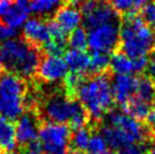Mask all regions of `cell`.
<instances>
[{
    "label": "cell",
    "mask_w": 155,
    "mask_h": 154,
    "mask_svg": "<svg viewBox=\"0 0 155 154\" xmlns=\"http://www.w3.org/2000/svg\"><path fill=\"white\" fill-rule=\"evenodd\" d=\"M75 1H77V0H75ZM85 1H86V0H85Z\"/></svg>",
    "instance_id": "obj_45"
},
{
    "label": "cell",
    "mask_w": 155,
    "mask_h": 154,
    "mask_svg": "<svg viewBox=\"0 0 155 154\" xmlns=\"http://www.w3.org/2000/svg\"><path fill=\"white\" fill-rule=\"evenodd\" d=\"M135 94L139 100L151 104L155 100V82L147 76L138 78Z\"/></svg>",
    "instance_id": "obj_21"
},
{
    "label": "cell",
    "mask_w": 155,
    "mask_h": 154,
    "mask_svg": "<svg viewBox=\"0 0 155 154\" xmlns=\"http://www.w3.org/2000/svg\"><path fill=\"white\" fill-rule=\"evenodd\" d=\"M108 121L109 125L116 126L129 134L136 143H142L147 137V132L146 129L144 128V126L138 120L130 117L129 115H127L124 111L111 112L109 115Z\"/></svg>",
    "instance_id": "obj_11"
},
{
    "label": "cell",
    "mask_w": 155,
    "mask_h": 154,
    "mask_svg": "<svg viewBox=\"0 0 155 154\" xmlns=\"http://www.w3.org/2000/svg\"><path fill=\"white\" fill-rule=\"evenodd\" d=\"M110 68L116 75H130L133 73V59L124 52H117L110 58Z\"/></svg>",
    "instance_id": "obj_22"
},
{
    "label": "cell",
    "mask_w": 155,
    "mask_h": 154,
    "mask_svg": "<svg viewBox=\"0 0 155 154\" xmlns=\"http://www.w3.org/2000/svg\"><path fill=\"white\" fill-rule=\"evenodd\" d=\"M73 154H84V153L83 152H74Z\"/></svg>",
    "instance_id": "obj_43"
},
{
    "label": "cell",
    "mask_w": 155,
    "mask_h": 154,
    "mask_svg": "<svg viewBox=\"0 0 155 154\" xmlns=\"http://www.w3.org/2000/svg\"><path fill=\"white\" fill-rule=\"evenodd\" d=\"M22 28L25 41L34 47H43L50 40L48 23L39 17L28 18Z\"/></svg>",
    "instance_id": "obj_12"
},
{
    "label": "cell",
    "mask_w": 155,
    "mask_h": 154,
    "mask_svg": "<svg viewBox=\"0 0 155 154\" xmlns=\"http://www.w3.org/2000/svg\"><path fill=\"white\" fill-rule=\"evenodd\" d=\"M90 59L91 57L84 50H74V49H70L66 52L64 58L68 70L81 75H84L88 72Z\"/></svg>",
    "instance_id": "obj_18"
},
{
    "label": "cell",
    "mask_w": 155,
    "mask_h": 154,
    "mask_svg": "<svg viewBox=\"0 0 155 154\" xmlns=\"http://www.w3.org/2000/svg\"><path fill=\"white\" fill-rule=\"evenodd\" d=\"M147 69H148V73H150L152 78H155V57H153V58L148 61Z\"/></svg>",
    "instance_id": "obj_38"
},
{
    "label": "cell",
    "mask_w": 155,
    "mask_h": 154,
    "mask_svg": "<svg viewBox=\"0 0 155 154\" xmlns=\"http://www.w3.org/2000/svg\"><path fill=\"white\" fill-rule=\"evenodd\" d=\"M36 73L42 81L56 83L65 79L68 74V67L64 58L60 56H45L42 60H40Z\"/></svg>",
    "instance_id": "obj_9"
},
{
    "label": "cell",
    "mask_w": 155,
    "mask_h": 154,
    "mask_svg": "<svg viewBox=\"0 0 155 154\" xmlns=\"http://www.w3.org/2000/svg\"><path fill=\"white\" fill-rule=\"evenodd\" d=\"M13 6V0H0V19L6 16L10 7Z\"/></svg>",
    "instance_id": "obj_36"
},
{
    "label": "cell",
    "mask_w": 155,
    "mask_h": 154,
    "mask_svg": "<svg viewBox=\"0 0 155 154\" xmlns=\"http://www.w3.org/2000/svg\"><path fill=\"white\" fill-rule=\"evenodd\" d=\"M16 145V127L14 121L0 116V152H14Z\"/></svg>",
    "instance_id": "obj_16"
},
{
    "label": "cell",
    "mask_w": 155,
    "mask_h": 154,
    "mask_svg": "<svg viewBox=\"0 0 155 154\" xmlns=\"http://www.w3.org/2000/svg\"><path fill=\"white\" fill-rule=\"evenodd\" d=\"M137 81L138 78L131 75H116L111 83L113 100L124 107L135 94Z\"/></svg>",
    "instance_id": "obj_13"
},
{
    "label": "cell",
    "mask_w": 155,
    "mask_h": 154,
    "mask_svg": "<svg viewBox=\"0 0 155 154\" xmlns=\"http://www.w3.org/2000/svg\"><path fill=\"white\" fill-rule=\"evenodd\" d=\"M48 27H49V33H50V40L66 42V33L61 30V27L57 24L56 22H49L48 23Z\"/></svg>",
    "instance_id": "obj_30"
},
{
    "label": "cell",
    "mask_w": 155,
    "mask_h": 154,
    "mask_svg": "<svg viewBox=\"0 0 155 154\" xmlns=\"http://www.w3.org/2000/svg\"><path fill=\"white\" fill-rule=\"evenodd\" d=\"M153 50H154V52H155V41H154V44H153Z\"/></svg>",
    "instance_id": "obj_44"
},
{
    "label": "cell",
    "mask_w": 155,
    "mask_h": 154,
    "mask_svg": "<svg viewBox=\"0 0 155 154\" xmlns=\"http://www.w3.org/2000/svg\"><path fill=\"white\" fill-rule=\"evenodd\" d=\"M26 87L24 79L6 70L0 72V116L18 119L25 109Z\"/></svg>",
    "instance_id": "obj_5"
},
{
    "label": "cell",
    "mask_w": 155,
    "mask_h": 154,
    "mask_svg": "<svg viewBox=\"0 0 155 154\" xmlns=\"http://www.w3.org/2000/svg\"><path fill=\"white\" fill-rule=\"evenodd\" d=\"M64 0H31L28 8L31 13L38 16H47L57 12L61 7Z\"/></svg>",
    "instance_id": "obj_20"
},
{
    "label": "cell",
    "mask_w": 155,
    "mask_h": 154,
    "mask_svg": "<svg viewBox=\"0 0 155 154\" xmlns=\"http://www.w3.org/2000/svg\"><path fill=\"white\" fill-rule=\"evenodd\" d=\"M83 19L88 28L114 23L118 21V14L112 6L104 2H95L94 0H86L82 6Z\"/></svg>",
    "instance_id": "obj_8"
},
{
    "label": "cell",
    "mask_w": 155,
    "mask_h": 154,
    "mask_svg": "<svg viewBox=\"0 0 155 154\" xmlns=\"http://www.w3.org/2000/svg\"><path fill=\"white\" fill-rule=\"evenodd\" d=\"M148 154H155V149H153V150L150 151V152H148Z\"/></svg>",
    "instance_id": "obj_42"
},
{
    "label": "cell",
    "mask_w": 155,
    "mask_h": 154,
    "mask_svg": "<svg viewBox=\"0 0 155 154\" xmlns=\"http://www.w3.org/2000/svg\"><path fill=\"white\" fill-rule=\"evenodd\" d=\"M134 1V8L138 9V8H142L143 6L145 4H147L150 0H133Z\"/></svg>",
    "instance_id": "obj_39"
},
{
    "label": "cell",
    "mask_w": 155,
    "mask_h": 154,
    "mask_svg": "<svg viewBox=\"0 0 155 154\" xmlns=\"http://www.w3.org/2000/svg\"><path fill=\"white\" fill-rule=\"evenodd\" d=\"M110 67V58L108 53H101V52H93L90 59V69L88 72L93 74L101 75Z\"/></svg>",
    "instance_id": "obj_24"
},
{
    "label": "cell",
    "mask_w": 155,
    "mask_h": 154,
    "mask_svg": "<svg viewBox=\"0 0 155 154\" xmlns=\"http://www.w3.org/2000/svg\"><path fill=\"white\" fill-rule=\"evenodd\" d=\"M140 18L148 26H155V1H148L143 6Z\"/></svg>",
    "instance_id": "obj_29"
},
{
    "label": "cell",
    "mask_w": 155,
    "mask_h": 154,
    "mask_svg": "<svg viewBox=\"0 0 155 154\" xmlns=\"http://www.w3.org/2000/svg\"><path fill=\"white\" fill-rule=\"evenodd\" d=\"M64 154H66V153H64Z\"/></svg>",
    "instance_id": "obj_46"
},
{
    "label": "cell",
    "mask_w": 155,
    "mask_h": 154,
    "mask_svg": "<svg viewBox=\"0 0 155 154\" xmlns=\"http://www.w3.org/2000/svg\"><path fill=\"white\" fill-rule=\"evenodd\" d=\"M147 125H148V128L151 129V132L153 134H155V109L151 110L150 115L147 116Z\"/></svg>",
    "instance_id": "obj_37"
},
{
    "label": "cell",
    "mask_w": 155,
    "mask_h": 154,
    "mask_svg": "<svg viewBox=\"0 0 155 154\" xmlns=\"http://www.w3.org/2000/svg\"><path fill=\"white\" fill-rule=\"evenodd\" d=\"M68 44L74 50H85L87 47V32L82 27H78L70 32Z\"/></svg>",
    "instance_id": "obj_25"
},
{
    "label": "cell",
    "mask_w": 155,
    "mask_h": 154,
    "mask_svg": "<svg viewBox=\"0 0 155 154\" xmlns=\"http://www.w3.org/2000/svg\"><path fill=\"white\" fill-rule=\"evenodd\" d=\"M118 154H146V149L143 143H133L121 147Z\"/></svg>",
    "instance_id": "obj_32"
},
{
    "label": "cell",
    "mask_w": 155,
    "mask_h": 154,
    "mask_svg": "<svg viewBox=\"0 0 155 154\" xmlns=\"http://www.w3.org/2000/svg\"><path fill=\"white\" fill-rule=\"evenodd\" d=\"M15 127H16V141L21 146L39 139L40 126L38 124V115L31 109L27 112H23Z\"/></svg>",
    "instance_id": "obj_10"
},
{
    "label": "cell",
    "mask_w": 155,
    "mask_h": 154,
    "mask_svg": "<svg viewBox=\"0 0 155 154\" xmlns=\"http://www.w3.org/2000/svg\"><path fill=\"white\" fill-rule=\"evenodd\" d=\"M76 96L88 117L95 120L102 119L112 108L114 101L110 79L102 74L83 82L76 92Z\"/></svg>",
    "instance_id": "obj_2"
},
{
    "label": "cell",
    "mask_w": 155,
    "mask_h": 154,
    "mask_svg": "<svg viewBox=\"0 0 155 154\" xmlns=\"http://www.w3.org/2000/svg\"><path fill=\"white\" fill-rule=\"evenodd\" d=\"M30 8L27 4H22V2H16L13 4L4 17L5 24L8 26L9 28L16 32V30L22 28L24 24L28 21L30 18Z\"/></svg>",
    "instance_id": "obj_17"
},
{
    "label": "cell",
    "mask_w": 155,
    "mask_h": 154,
    "mask_svg": "<svg viewBox=\"0 0 155 154\" xmlns=\"http://www.w3.org/2000/svg\"><path fill=\"white\" fill-rule=\"evenodd\" d=\"M101 135L103 136L108 146H110L112 150H120L124 146L136 143L129 134L112 125L104 126L101 130Z\"/></svg>",
    "instance_id": "obj_15"
},
{
    "label": "cell",
    "mask_w": 155,
    "mask_h": 154,
    "mask_svg": "<svg viewBox=\"0 0 155 154\" xmlns=\"http://www.w3.org/2000/svg\"><path fill=\"white\" fill-rule=\"evenodd\" d=\"M92 136L91 130L86 127H82L74 130L73 136H70V145L74 152H84L86 151L90 138Z\"/></svg>",
    "instance_id": "obj_23"
},
{
    "label": "cell",
    "mask_w": 155,
    "mask_h": 154,
    "mask_svg": "<svg viewBox=\"0 0 155 154\" xmlns=\"http://www.w3.org/2000/svg\"><path fill=\"white\" fill-rule=\"evenodd\" d=\"M102 154H116L114 152H112V151H105V152H103Z\"/></svg>",
    "instance_id": "obj_41"
},
{
    "label": "cell",
    "mask_w": 155,
    "mask_h": 154,
    "mask_svg": "<svg viewBox=\"0 0 155 154\" xmlns=\"http://www.w3.org/2000/svg\"><path fill=\"white\" fill-rule=\"evenodd\" d=\"M70 141V127L66 124L47 121L40 125L39 142L48 154H64Z\"/></svg>",
    "instance_id": "obj_6"
},
{
    "label": "cell",
    "mask_w": 155,
    "mask_h": 154,
    "mask_svg": "<svg viewBox=\"0 0 155 154\" xmlns=\"http://www.w3.org/2000/svg\"><path fill=\"white\" fill-rule=\"evenodd\" d=\"M112 8L117 13L127 14L134 10V1L133 0H112Z\"/></svg>",
    "instance_id": "obj_31"
},
{
    "label": "cell",
    "mask_w": 155,
    "mask_h": 154,
    "mask_svg": "<svg viewBox=\"0 0 155 154\" xmlns=\"http://www.w3.org/2000/svg\"><path fill=\"white\" fill-rule=\"evenodd\" d=\"M31 0H16V2H22V4H27Z\"/></svg>",
    "instance_id": "obj_40"
},
{
    "label": "cell",
    "mask_w": 155,
    "mask_h": 154,
    "mask_svg": "<svg viewBox=\"0 0 155 154\" xmlns=\"http://www.w3.org/2000/svg\"><path fill=\"white\" fill-rule=\"evenodd\" d=\"M40 53L36 47L25 40L8 38L0 45V67L23 79L33 77L38 72Z\"/></svg>",
    "instance_id": "obj_1"
},
{
    "label": "cell",
    "mask_w": 155,
    "mask_h": 154,
    "mask_svg": "<svg viewBox=\"0 0 155 154\" xmlns=\"http://www.w3.org/2000/svg\"><path fill=\"white\" fill-rule=\"evenodd\" d=\"M65 90L67 93V96L73 98L74 95H76V92L79 89V86L83 84L84 82V77L81 74L76 73H70L67 74V76L65 77Z\"/></svg>",
    "instance_id": "obj_26"
},
{
    "label": "cell",
    "mask_w": 155,
    "mask_h": 154,
    "mask_svg": "<svg viewBox=\"0 0 155 154\" xmlns=\"http://www.w3.org/2000/svg\"><path fill=\"white\" fill-rule=\"evenodd\" d=\"M107 147L108 144L103 136L101 134H94L91 136L86 151L88 154H102L107 151Z\"/></svg>",
    "instance_id": "obj_27"
},
{
    "label": "cell",
    "mask_w": 155,
    "mask_h": 154,
    "mask_svg": "<svg viewBox=\"0 0 155 154\" xmlns=\"http://www.w3.org/2000/svg\"><path fill=\"white\" fill-rule=\"evenodd\" d=\"M120 42V28L118 23H108L90 28L87 33V47L93 52L110 53Z\"/></svg>",
    "instance_id": "obj_7"
},
{
    "label": "cell",
    "mask_w": 155,
    "mask_h": 154,
    "mask_svg": "<svg viewBox=\"0 0 155 154\" xmlns=\"http://www.w3.org/2000/svg\"><path fill=\"white\" fill-rule=\"evenodd\" d=\"M21 152L18 154H43L42 145L39 142V139L35 142H32L30 144H26L24 146H21Z\"/></svg>",
    "instance_id": "obj_33"
},
{
    "label": "cell",
    "mask_w": 155,
    "mask_h": 154,
    "mask_svg": "<svg viewBox=\"0 0 155 154\" xmlns=\"http://www.w3.org/2000/svg\"><path fill=\"white\" fill-rule=\"evenodd\" d=\"M43 113L48 121L66 124L68 122L70 129L85 127L88 115L81 103L69 96L53 95L45 101Z\"/></svg>",
    "instance_id": "obj_4"
},
{
    "label": "cell",
    "mask_w": 155,
    "mask_h": 154,
    "mask_svg": "<svg viewBox=\"0 0 155 154\" xmlns=\"http://www.w3.org/2000/svg\"><path fill=\"white\" fill-rule=\"evenodd\" d=\"M124 108H125L124 112H126L127 115H129L130 117L135 118L138 121L145 120L151 112V104L144 102L138 98H134V96L126 103Z\"/></svg>",
    "instance_id": "obj_19"
},
{
    "label": "cell",
    "mask_w": 155,
    "mask_h": 154,
    "mask_svg": "<svg viewBox=\"0 0 155 154\" xmlns=\"http://www.w3.org/2000/svg\"><path fill=\"white\" fill-rule=\"evenodd\" d=\"M44 52L47 56H61L66 49V42L56 41V40H49L43 47Z\"/></svg>",
    "instance_id": "obj_28"
},
{
    "label": "cell",
    "mask_w": 155,
    "mask_h": 154,
    "mask_svg": "<svg viewBox=\"0 0 155 154\" xmlns=\"http://www.w3.org/2000/svg\"><path fill=\"white\" fill-rule=\"evenodd\" d=\"M14 35H15V31L9 28L5 23H0V43H2L8 38H14Z\"/></svg>",
    "instance_id": "obj_35"
},
{
    "label": "cell",
    "mask_w": 155,
    "mask_h": 154,
    "mask_svg": "<svg viewBox=\"0 0 155 154\" xmlns=\"http://www.w3.org/2000/svg\"><path fill=\"white\" fill-rule=\"evenodd\" d=\"M54 22L60 26L65 33H70L81 26L83 22V14L74 5L61 6L56 12Z\"/></svg>",
    "instance_id": "obj_14"
},
{
    "label": "cell",
    "mask_w": 155,
    "mask_h": 154,
    "mask_svg": "<svg viewBox=\"0 0 155 154\" xmlns=\"http://www.w3.org/2000/svg\"><path fill=\"white\" fill-rule=\"evenodd\" d=\"M148 66V59L147 56L145 57H137L133 59V73H143L146 70Z\"/></svg>",
    "instance_id": "obj_34"
},
{
    "label": "cell",
    "mask_w": 155,
    "mask_h": 154,
    "mask_svg": "<svg viewBox=\"0 0 155 154\" xmlns=\"http://www.w3.org/2000/svg\"><path fill=\"white\" fill-rule=\"evenodd\" d=\"M155 34L151 26L131 14L120 28V44L122 52L131 59L145 57L153 49Z\"/></svg>",
    "instance_id": "obj_3"
}]
</instances>
